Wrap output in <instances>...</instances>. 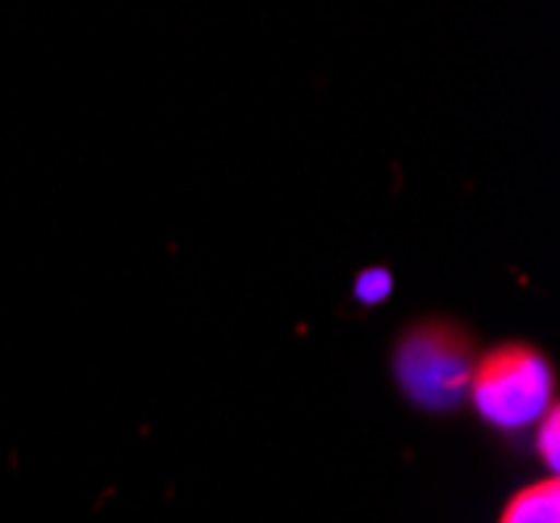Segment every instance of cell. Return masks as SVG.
<instances>
[{"mask_svg": "<svg viewBox=\"0 0 560 523\" xmlns=\"http://www.w3.org/2000/svg\"><path fill=\"white\" fill-rule=\"evenodd\" d=\"M468 394L493 428H532L552 410V369L536 348L506 344L472 364Z\"/></svg>", "mask_w": 560, "mask_h": 523, "instance_id": "1", "label": "cell"}, {"mask_svg": "<svg viewBox=\"0 0 560 523\" xmlns=\"http://www.w3.org/2000/svg\"><path fill=\"white\" fill-rule=\"evenodd\" d=\"M397 381L427 410L465 403L472 381V344L452 323H422L397 344Z\"/></svg>", "mask_w": 560, "mask_h": 523, "instance_id": "2", "label": "cell"}, {"mask_svg": "<svg viewBox=\"0 0 560 523\" xmlns=\"http://www.w3.org/2000/svg\"><path fill=\"white\" fill-rule=\"evenodd\" d=\"M498 523H560V486L548 477V481L518 490Z\"/></svg>", "mask_w": 560, "mask_h": 523, "instance_id": "3", "label": "cell"}, {"mask_svg": "<svg viewBox=\"0 0 560 523\" xmlns=\"http://www.w3.org/2000/svg\"><path fill=\"white\" fill-rule=\"evenodd\" d=\"M389 289H394L389 272H385V268H373V272H364V277L355 281V298H360V302H385Z\"/></svg>", "mask_w": 560, "mask_h": 523, "instance_id": "4", "label": "cell"}, {"mask_svg": "<svg viewBox=\"0 0 560 523\" xmlns=\"http://www.w3.org/2000/svg\"><path fill=\"white\" fill-rule=\"evenodd\" d=\"M557 435H560V419L557 410H548L539 419V456H544V465H557Z\"/></svg>", "mask_w": 560, "mask_h": 523, "instance_id": "5", "label": "cell"}]
</instances>
